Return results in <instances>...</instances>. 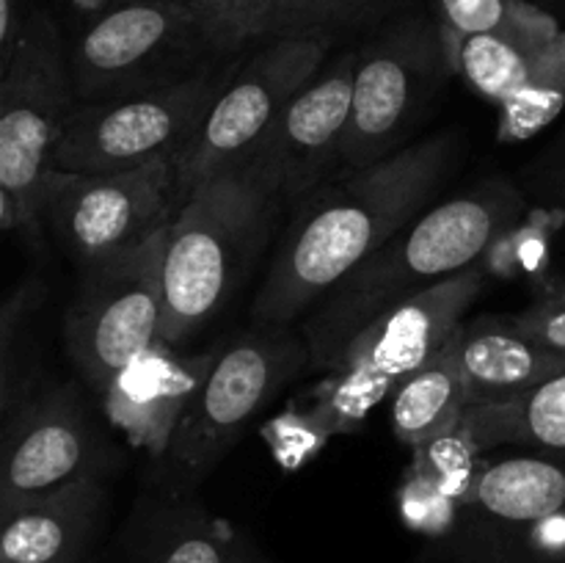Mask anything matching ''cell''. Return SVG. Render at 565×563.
Instances as JSON below:
<instances>
[{
    "instance_id": "7a4b0ae2",
    "label": "cell",
    "mask_w": 565,
    "mask_h": 563,
    "mask_svg": "<svg viewBox=\"0 0 565 563\" xmlns=\"http://www.w3.org/2000/svg\"><path fill=\"white\" fill-rule=\"evenodd\" d=\"M527 204L522 188L491 177L417 215L309 309L301 323L309 370L329 373L375 320L480 263Z\"/></svg>"
},
{
    "instance_id": "8fae6325",
    "label": "cell",
    "mask_w": 565,
    "mask_h": 563,
    "mask_svg": "<svg viewBox=\"0 0 565 563\" xmlns=\"http://www.w3.org/2000/svg\"><path fill=\"white\" fill-rule=\"evenodd\" d=\"M169 235L171 224L136 252L81 270L64 312V346L94 395H103L132 359L160 340Z\"/></svg>"
},
{
    "instance_id": "52a82bcc",
    "label": "cell",
    "mask_w": 565,
    "mask_h": 563,
    "mask_svg": "<svg viewBox=\"0 0 565 563\" xmlns=\"http://www.w3.org/2000/svg\"><path fill=\"white\" fill-rule=\"evenodd\" d=\"M430 555L439 563H565V453H505L475 464Z\"/></svg>"
},
{
    "instance_id": "8992f818",
    "label": "cell",
    "mask_w": 565,
    "mask_h": 563,
    "mask_svg": "<svg viewBox=\"0 0 565 563\" xmlns=\"http://www.w3.org/2000/svg\"><path fill=\"white\" fill-rule=\"evenodd\" d=\"M309 368L301 331L257 326L218 351L202 390L193 395L163 456L143 469L141 491L196 497L243 436V428L274 401L276 392Z\"/></svg>"
},
{
    "instance_id": "7402d4cb",
    "label": "cell",
    "mask_w": 565,
    "mask_h": 563,
    "mask_svg": "<svg viewBox=\"0 0 565 563\" xmlns=\"http://www.w3.org/2000/svg\"><path fill=\"white\" fill-rule=\"evenodd\" d=\"M447 36L505 33L533 53L550 47L563 33L557 14L533 0H430Z\"/></svg>"
},
{
    "instance_id": "5b68a950",
    "label": "cell",
    "mask_w": 565,
    "mask_h": 563,
    "mask_svg": "<svg viewBox=\"0 0 565 563\" xmlns=\"http://www.w3.org/2000/svg\"><path fill=\"white\" fill-rule=\"evenodd\" d=\"M75 103L58 22L33 6L0 70V226L31 248L44 243V191Z\"/></svg>"
},
{
    "instance_id": "83f0119b",
    "label": "cell",
    "mask_w": 565,
    "mask_h": 563,
    "mask_svg": "<svg viewBox=\"0 0 565 563\" xmlns=\"http://www.w3.org/2000/svg\"><path fill=\"white\" fill-rule=\"evenodd\" d=\"M519 188L530 204L565 226V119L519 169Z\"/></svg>"
},
{
    "instance_id": "4dcf8cb0",
    "label": "cell",
    "mask_w": 565,
    "mask_h": 563,
    "mask_svg": "<svg viewBox=\"0 0 565 563\" xmlns=\"http://www.w3.org/2000/svg\"><path fill=\"white\" fill-rule=\"evenodd\" d=\"M539 6H544L546 11H552V14H563L565 11V0H535Z\"/></svg>"
},
{
    "instance_id": "f546056e",
    "label": "cell",
    "mask_w": 565,
    "mask_h": 563,
    "mask_svg": "<svg viewBox=\"0 0 565 563\" xmlns=\"http://www.w3.org/2000/svg\"><path fill=\"white\" fill-rule=\"evenodd\" d=\"M31 11V0H0V70L9 66L17 39H20Z\"/></svg>"
},
{
    "instance_id": "9c48e42d",
    "label": "cell",
    "mask_w": 565,
    "mask_h": 563,
    "mask_svg": "<svg viewBox=\"0 0 565 563\" xmlns=\"http://www.w3.org/2000/svg\"><path fill=\"white\" fill-rule=\"evenodd\" d=\"M235 70L237 64L210 61L171 86L103 103H75L55 155V169L99 174L182 155L202 130Z\"/></svg>"
},
{
    "instance_id": "3957f363",
    "label": "cell",
    "mask_w": 565,
    "mask_h": 563,
    "mask_svg": "<svg viewBox=\"0 0 565 563\" xmlns=\"http://www.w3.org/2000/svg\"><path fill=\"white\" fill-rule=\"evenodd\" d=\"M281 210L246 163L226 166L193 188L171 221L160 342L177 348L226 307Z\"/></svg>"
},
{
    "instance_id": "e0dca14e",
    "label": "cell",
    "mask_w": 565,
    "mask_h": 563,
    "mask_svg": "<svg viewBox=\"0 0 565 563\" xmlns=\"http://www.w3.org/2000/svg\"><path fill=\"white\" fill-rule=\"evenodd\" d=\"M114 563H276L257 541L196 497L141 491L116 539Z\"/></svg>"
},
{
    "instance_id": "603a6c76",
    "label": "cell",
    "mask_w": 565,
    "mask_h": 563,
    "mask_svg": "<svg viewBox=\"0 0 565 563\" xmlns=\"http://www.w3.org/2000/svg\"><path fill=\"white\" fill-rule=\"evenodd\" d=\"M452 53V70L494 105H508L524 86L539 53L524 47L505 33H478V36H447Z\"/></svg>"
},
{
    "instance_id": "ffe728a7",
    "label": "cell",
    "mask_w": 565,
    "mask_h": 563,
    "mask_svg": "<svg viewBox=\"0 0 565 563\" xmlns=\"http://www.w3.org/2000/svg\"><path fill=\"white\" fill-rule=\"evenodd\" d=\"M469 406H472V397H469L467 375L458 359L456 331H452L445 348L412 379L403 381L401 390L392 395V431L397 442L419 453L425 447L456 439Z\"/></svg>"
},
{
    "instance_id": "d6986e66",
    "label": "cell",
    "mask_w": 565,
    "mask_h": 563,
    "mask_svg": "<svg viewBox=\"0 0 565 563\" xmlns=\"http://www.w3.org/2000/svg\"><path fill=\"white\" fill-rule=\"evenodd\" d=\"M456 348L475 403L508 401L544 384L565 370V353L552 351L516 323V318H489L458 323Z\"/></svg>"
},
{
    "instance_id": "7c38bea8",
    "label": "cell",
    "mask_w": 565,
    "mask_h": 563,
    "mask_svg": "<svg viewBox=\"0 0 565 563\" xmlns=\"http://www.w3.org/2000/svg\"><path fill=\"white\" fill-rule=\"evenodd\" d=\"M180 208V155L99 174L55 169L44 191V221L81 270L141 248Z\"/></svg>"
},
{
    "instance_id": "277c9868",
    "label": "cell",
    "mask_w": 565,
    "mask_h": 563,
    "mask_svg": "<svg viewBox=\"0 0 565 563\" xmlns=\"http://www.w3.org/2000/svg\"><path fill=\"white\" fill-rule=\"evenodd\" d=\"M486 285L489 270L475 263L386 312L345 348L340 362L312 386L307 406L290 412L285 423L309 445L353 434L379 403L445 348Z\"/></svg>"
},
{
    "instance_id": "44dd1931",
    "label": "cell",
    "mask_w": 565,
    "mask_h": 563,
    "mask_svg": "<svg viewBox=\"0 0 565 563\" xmlns=\"http://www.w3.org/2000/svg\"><path fill=\"white\" fill-rule=\"evenodd\" d=\"M456 439L469 450L508 445L565 453V370L516 397L469 406Z\"/></svg>"
},
{
    "instance_id": "ac0fdd59",
    "label": "cell",
    "mask_w": 565,
    "mask_h": 563,
    "mask_svg": "<svg viewBox=\"0 0 565 563\" xmlns=\"http://www.w3.org/2000/svg\"><path fill=\"white\" fill-rule=\"evenodd\" d=\"M105 508V478H83L0 513V563H83Z\"/></svg>"
},
{
    "instance_id": "d4e9b609",
    "label": "cell",
    "mask_w": 565,
    "mask_h": 563,
    "mask_svg": "<svg viewBox=\"0 0 565 563\" xmlns=\"http://www.w3.org/2000/svg\"><path fill=\"white\" fill-rule=\"evenodd\" d=\"M565 110V31L535 59L527 86L500 108V141H524Z\"/></svg>"
},
{
    "instance_id": "6da1fadb",
    "label": "cell",
    "mask_w": 565,
    "mask_h": 563,
    "mask_svg": "<svg viewBox=\"0 0 565 563\" xmlns=\"http://www.w3.org/2000/svg\"><path fill=\"white\" fill-rule=\"evenodd\" d=\"M458 138L436 132L307 193L252 301L254 326H290L403 226L452 174Z\"/></svg>"
},
{
    "instance_id": "ba28073f",
    "label": "cell",
    "mask_w": 565,
    "mask_h": 563,
    "mask_svg": "<svg viewBox=\"0 0 565 563\" xmlns=\"http://www.w3.org/2000/svg\"><path fill=\"white\" fill-rule=\"evenodd\" d=\"M452 72V53L436 17L386 22L356 50L351 119L342 141L345 171L364 169L403 149L434 94Z\"/></svg>"
},
{
    "instance_id": "5bb4252c",
    "label": "cell",
    "mask_w": 565,
    "mask_h": 563,
    "mask_svg": "<svg viewBox=\"0 0 565 563\" xmlns=\"http://www.w3.org/2000/svg\"><path fill=\"white\" fill-rule=\"evenodd\" d=\"M3 419L0 513L108 475L110 447L81 386L42 384Z\"/></svg>"
},
{
    "instance_id": "30bf717a",
    "label": "cell",
    "mask_w": 565,
    "mask_h": 563,
    "mask_svg": "<svg viewBox=\"0 0 565 563\" xmlns=\"http://www.w3.org/2000/svg\"><path fill=\"white\" fill-rule=\"evenodd\" d=\"M215 59L191 0H127L88 22L70 50L77 103L171 86Z\"/></svg>"
},
{
    "instance_id": "f1b7e54d",
    "label": "cell",
    "mask_w": 565,
    "mask_h": 563,
    "mask_svg": "<svg viewBox=\"0 0 565 563\" xmlns=\"http://www.w3.org/2000/svg\"><path fill=\"white\" fill-rule=\"evenodd\" d=\"M516 323L522 326L527 334L544 342L552 351L565 353V296H552L544 301L533 304L524 312L513 315Z\"/></svg>"
},
{
    "instance_id": "9a60e30c",
    "label": "cell",
    "mask_w": 565,
    "mask_h": 563,
    "mask_svg": "<svg viewBox=\"0 0 565 563\" xmlns=\"http://www.w3.org/2000/svg\"><path fill=\"white\" fill-rule=\"evenodd\" d=\"M353 72L356 50L337 55L334 64L320 70L292 97L257 149L243 160L254 180L281 208L320 188L323 177L342 163V141L351 119Z\"/></svg>"
},
{
    "instance_id": "484cf974",
    "label": "cell",
    "mask_w": 565,
    "mask_h": 563,
    "mask_svg": "<svg viewBox=\"0 0 565 563\" xmlns=\"http://www.w3.org/2000/svg\"><path fill=\"white\" fill-rule=\"evenodd\" d=\"M276 0H191L215 59H232L248 44L274 36Z\"/></svg>"
},
{
    "instance_id": "4316f807",
    "label": "cell",
    "mask_w": 565,
    "mask_h": 563,
    "mask_svg": "<svg viewBox=\"0 0 565 563\" xmlns=\"http://www.w3.org/2000/svg\"><path fill=\"white\" fill-rule=\"evenodd\" d=\"M401 0H276L274 36L296 31H340L381 22Z\"/></svg>"
},
{
    "instance_id": "cb8c5ba5",
    "label": "cell",
    "mask_w": 565,
    "mask_h": 563,
    "mask_svg": "<svg viewBox=\"0 0 565 563\" xmlns=\"http://www.w3.org/2000/svg\"><path fill=\"white\" fill-rule=\"evenodd\" d=\"M42 282L36 276H28L3 301V312H0V414L3 417L42 386L39 370L33 364L36 359L33 323H36V309L42 307Z\"/></svg>"
},
{
    "instance_id": "2e32d148",
    "label": "cell",
    "mask_w": 565,
    "mask_h": 563,
    "mask_svg": "<svg viewBox=\"0 0 565 563\" xmlns=\"http://www.w3.org/2000/svg\"><path fill=\"white\" fill-rule=\"evenodd\" d=\"M218 351L180 353L174 346L154 342L132 359L108 390L99 395L103 412L127 439L141 447L149 461L163 456L171 434L193 395L202 390Z\"/></svg>"
},
{
    "instance_id": "4fadbf2b",
    "label": "cell",
    "mask_w": 565,
    "mask_h": 563,
    "mask_svg": "<svg viewBox=\"0 0 565 563\" xmlns=\"http://www.w3.org/2000/svg\"><path fill=\"white\" fill-rule=\"evenodd\" d=\"M334 36L323 31L279 33L237 66L210 108L202 130L180 155V199L226 166L243 163L281 110L326 64Z\"/></svg>"
}]
</instances>
